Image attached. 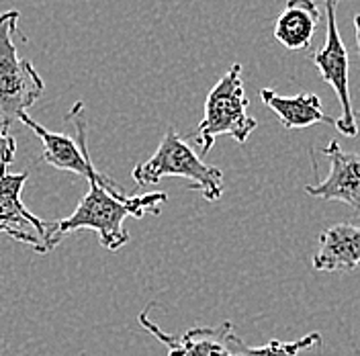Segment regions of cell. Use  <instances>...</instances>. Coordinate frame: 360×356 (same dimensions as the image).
Wrapping results in <instances>:
<instances>
[{
  "label": "cell",
  "instance_id": "obj_14",
  "mask_svg": "<svg viewBox=\"0 0 360 356\" xmlns=\"http://www.w3.org/2000/svg\"><path fill=\"white\" fill-rule=\"evenodd\" d=\"M17 158V141L11 134L0 129V168H8Z\"/></svg>",
  "mask_w": 360,
  "mask_h": 356
},
{
  "label": "cell",
  "instance_id": "obj_13",
  "mask_svg": "<svg viewBox=\"0 0 360 356\" xmlns=\"http://www.w3.org/2000/svg\"><path fill=\"white\" fill-rule=\"evenodd\" d=\"M321 344V334L311 332L295 342H281V340H270L264 346H248L246 342L240 344L236 356H297L303 350H311Z\"/></svg>",
  "mask_w": 360,
  "mask_h": 356
},
{
  "label": "cell",
  "instance_id": "obj_15",
  "mask_svg": "<svg viewBox=\"0 0 360 356\" xmlns=\"http://www.w3.org/2000/svg\"><path fill=\"white\" fill-rule=\"evenodd\" d=\"M354 35H356V47H359L360 56V15H356V19H354Z\"/></svg>",
  "mask_w": 360,
  "mask_h": 356
},
{
  "label": "cell",
  "instance_id": "obj_11",
  "mask_svg": "<svg viewBox=\"0 0 360 356\" xmlns=\"http://www.w3.org/2000/svg\"><path fill=\"white\" fill-rule=\"evenodd\" d=\"M262 103L274 111L285 129H305L317 123L336 127V119L321 109V101L314 92H301L297 96H281L272 89L260 90Z\"/></svg>",
  "mask_w": 360,
  "mask_h": 356
},
{
  "label": "cell",
  "instance_id": "obj_10",
  "mask_svg": "<svg viewBox=\"0 0 360 356\" xmlns=\"http://www.w3.org/2000/svg\"><path fill=\"white\" fill-rule=\"evenodd\" d=\"M311 265L319 272H350L360 267V225L336 223L319 234Z\"/></svg>",
  "mask_w": 360,
  "mask_h": 356
},
{
  "label": "cell",
  "instance_id": "obj_7",
  "mask_svg": "<svg viewBox=\"0 0 360 356\" xmlns=\"http://www.w3.org/2000/svg\"><path fill=\"white\" fill-rule=\"evenodd\" d=\"M27 178V170L11 174L6 168H0V234L29 246L37 254H47L56 248L53 223L41 222L25 207L22 189Z\"/></svg>",
  "mask_w": 360,
  "mask_h": 356
},
{
  "label": "cell",
  "instance_id": "obj_2",
  "mask_svg": "<svg viewBox=\"0 0 360 356\" xmlns=\"http://www.w3.org/2000/svg\"><path fill=\"white\" fill-rule=\"evenodd\" d=\"M19 21L21 13L15 8L0 15V129L4 134L41 98L45 90L39 72L19 56L15 44Z\"/></svg>",
  "mask_w": 360,
  "mask_h": 356
},
{
  "label": "cell",
  "instance_id": "obj_5",
  "mask_svg": "<svg viewBox=\"0 0 360 356\" xmlns=\"http://www.w3.org/2000/svg\"><path fill=\"white\" fill-rule=\"evenodd\" d=\"M22 125H27L33 134L37 135L44 144V162L58 168L66 170L72 174L84 177L86 180H105L109 178L105 172L96 170L89 154V123H86V109L82 101H76L74 107L66 115V121H72L76 129V139L68 134H53L41 123H37L27 113L21 115Z\"/></svg>",
  "mask_w": 360,
  "mask_h": 356
},
{
  "label": "cell",
  "instance_id": "obj_3",
  "mask_svg": "<svg viewBox=\"0 0 360 356\" xmlns=\"http://www.w3.org/2000/svg\"><path fill=\"white\" fill-rule=\"evenodd\" d=\"M166 177L186 178L191 189L199 191L202 199L209 203L219 201L224 195V172L217 166L205 164L202 158L195 154L184 137H180L172 127L162 137L156 152L131 170L137 186L158 184Z\"/></svg>",
  "mask_w": 360,
  "mask_h": 356
},
{
  "label": "cell",
  "instance_id": "obj_9",
  "mask_svg": "<svg viewBox=\"0 0 360 356\" xmlns=\"http://www.w3.org/2000/svg\"><path fill=\"white\" fill-rule=\"evenodd\" d=\"M321 154L330 162V174L317 184H307L305 193L314 199L338 201L360 211V154L344 152L336 139Z\"/></svg>",
  "mask_w": 360,
  "mask_h": 356
},
{
  "label": "cell",
  "instance_id": "obj_1",
  "mask_svg": "<svg viewBox=\"0 0 360 356\" xmlns=\"http://www.w3.org/2000/svg\"><path fill=\"white\" fill-rule=\"evenodd\" d=\"M89 193L76 205L74 213L53 223V244L58 246L68 234L90 229L98 236V242L109 252H117L129 242L125 220H141L146 215H160L168 195L146 193L129 197L112 178L90 180Z\"/></svg>",
  "mask_w": 360,
  "mask_h": 356
},
{
  "label": "cell",
  "instance_id": "obj_8",
  "mask_svg": "<svg viewBox=\"0 0 360 356\" xmlns=\"http://www.w3.org/2000/svg\"><path fill=\"white\" fill-rule=\"evenodd\" d=\"M139 324L143 330L156 338L160 344L166 346L168 356H236L240 344L244 342L236 334L231 322H224L213 328H193L179 336L166 334L158 324H154L148 312L139 313Z\"/></svg>",
  "mask_w": 360,
  "mask_h": 356
},
{
  "label": "cell",
  "instance_id": "obj_12",
  "mask_svg": "<svg viewBox=\"0 0 360 356\" xmlns=\"http://www.w3.org/2000/svg\"><path fill=\"white\" fill-rule=\"evenodd\" d=\"M319 21L321 11L315 0H287L274 25V39L291 51L309 49Z\"/></svg>",
  "mask_w": 360,
  "mask_h": 356
},
{
  "label": "cell",
  "instance_id": "obj_4",
  "mask_svg": "<svg viewBox=\"0 0 360 356\" xmlns=\"http://www.w3.org/2000/svg\"><path fill=\"white\" fill-rule=\"evenodd\" d=\"M256 127L258 121L248 113L242 66L233 64L207 94L201 123L191 137L201 148V156H205L211 152L217 137L227 135L238 144H246Z\"/></svg>",
  "mask_w": 360,
  "mask_h": 356
},
{
  "label": "cell",
  "instance_id": "obj_6",
  "mask_svg": "<svg viewBox=\"0 0 360 356\" xmlns=\"http://www.w3.org/2000/svg\"><path fill=\"white\" fill-rule=\"evenodd\" d=\"M338 0H326V44L321 49H317L311 60L317 66L319 78L328 82L338 96V105L342 107V115L336 119V129L346 137L359 135V113L352 109L350 101V60L348 51L342 44L340 31H338L336 19Z\"/></svg>",
  "mask_w": 360,
  "mask_h": 356
}]
</instances>
